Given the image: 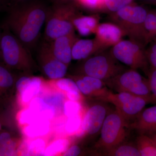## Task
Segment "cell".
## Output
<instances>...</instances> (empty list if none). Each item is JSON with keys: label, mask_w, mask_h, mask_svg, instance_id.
Masks as SVG:
<instances>
[{"label": "cell", "mask_w": 156, "mask_h": 156, "mask_svg": "<svg viewBox=\"0 0 156 156\" xmlns=\"http://www.w3.org/2000/svg\"><path fill=\"white\" fill-rule=\"evenodd\" d=\"M48 9L34 0L15 4L9 11L5 27L28 50H33L45 25Z\"/></svg>", "instance_id": "obj_1"}, {"label": "cell", "mask_w": 156, "mask_h": 156, "mask_svg": "<svg viewBox=\"0 0 156 156\" xmlns=\"http://www.w3.org/2000/svg\"><path fill=\"white\" fill-rule=\"evenodd\" d=\"M129 128V123L117 109L109 112L94 146L97 154L102 155L125 142Z\"/></svg>", "instance_id": "obj_2"}, {"label": "cell", "mask_w": 156, "mask_h": 156, "mask_svg": "<svg viewBox=\"0 0 156 156\" xmlns=\"http://www.w3.org/2000/svg\"><path fill=\"white\" fill-rule=\"evenodd\" d=\"M76 16V9L69 3H55L52 8H48L45 23V41L51 42L74 33L73 22Z\"/></svg>", "instance_id": "obj_3"}, {"label": "cell", "mask_w": 156, "mask_h": 156, "mask_svg": "<svg viewBox=\"0 0 156 156\" xmlns=\"http://www.w3.org/2000/svg\"><path fill=\"white\" fill-rule=\"evenodd\" d=\"M1 33V48L4 64L10 69L30 72L33 59L28 50L8 28Z\"/></svg>", "instance_id": "obj_4"}, {"label": "cell", "mask_w": 156, "mask_h": 156, "mask_svg": "<svg viewBox=\"0 0 156 156\" xmlns=\"http://www.w3.org/2000/svg\"><path fill=\"white\" fill-rule=\"evenodd\" d=\"M105 83L117 92H129L136 96L148 98L154 102L148 80L135 69L123 72Z\"/></svg>", "instance_id": "obj_5"}, {"label": "cell", "mask_w": 156, "mask_h": 156, "mask_svg": "<svg viewBox=\"0 0 156 156\" xmlns=\"http://www.w3.org/2000/svg\"><path fill=\"white\" fill-rule=\"evenodd\" d=\"M116 59L104 55H98L85 61L82 71L84 75L90 76L106 82L124 72V68Z\"/></svg>", "instance_id": "obj_6"}, {"label": "cell", "mask_w": 156, "mask_h": 156, "mask_svg": "<svg viewBox=\"0 0 156 156\" xmlns=\"http://www.w3.org/2000/svg\"><path fill=\"white\" fill-rule=\"evenodd\" d=\"M112 52L114 58L132 69H144L147 65V57L142 49L130 41H120L114 45Z\"/></svg>", "instance_id": "obj_7"}, {"label": "cell", "mask_w": 156, "mask_h": 156, "mask_svg": "<svg viewBox=\"0 0 156 156\" xmlns=\"http://www.w3.org/2000/svg\"><path fill=\"white\" fill-rule=\"evenodd\" d=\"M98 100L87 109L82 119L81 132L91 136L100 133L106 116L110 110L106 102Z\"/></svg>", "instance_id": "obj_8"}, {"label": "cell", "mask_w": 156, "mask_h": 156, "mask_svg": "<svg viewBox=\"0 0 156 156\" xmlns=\"http://www.w3.org/2000/svg\"><path fill=\"white\" fill-rule=\"evenodd\" d=\"M38 58L42 69L48 78L57 80L64 77L68 66L59 61L51 50L49 42H43L38 49Z\"/></svg>", "instance_id": "obj_9"}, {"label": "cell", "mask_w": 156, "mask_h": 156, "mask_svg": "<svg viewBox=\"0 0 156 156\" xmlns=\"http://www.w3.org/2000/svg\"><path fill=\"white\" fill-rule=\"evenodd\" d=\"M129 126L139 134L154 136L156 134V105L143 110Z\"/></svg>", "instance_id": "obj_10"}, {"label": "cell", "mask_w": 156, "mask_h": 156, "mask_svg": "<svg viewBox=\"0 0 156 156\" xmlns=\"http://www.w3.org/2000/svg\"><path fill=\"white\" fill-rule=\"evenodd\" d=\"M76 40L73 33L59 37L52 41L49 42L55 57L67 66L73 59V46Z\"/></svg>", "instance_id": "obj_11"}, {"label": "cell", "mask_w": 156, "mask_h": 156, "mask_svg": "<svg viewBox=\"0 0 156 156\" xmlns=\"http://www.w3.org/2000/svg\"><path fill=\"white\" fill-rule=\"evenodd\" d=\"M117 12L118 16L123 20L136 25L147 40L144 23L148 13L145 9L140 6L128 5Z\"/></svg>", "instance_id": "obj_12"}, {"label": "cell", "mask_w": 156, "mask_h": 156, "mask_svg": "<svg viewBox=\"0 0 156 156\" xmlns=\"http://www.w3.org/2000/svg\"><path fill=\"white\" fill-rule=\"evenodd\" d=\"M41 83V79L38 78L24 76L17 80L16 89L23 103H28L39 93Z\"/></svg>", "instance_id": "obj_13"}, {"label": "cell", "mask_w": 156, "mask_h": 156, "mask_svg": "<svg viewBox=\"0 0 156 156\" xmlns=\"http://www.w3.org/2000/svg\"><path fill=\"white\" fill-rule=\"evenodd\" d=\"M98 43L104 46L115 45L121 41L122 35V30L111 23L98 25L95 31Z\"/></svg>", "instance_id": "obj_14"}, {"label": "cell", "mask_w": 156, "mask_h": 156, "mask_svg": "<svg viewBox=\"0 0 156 156\" xmlns=\"http://www.w3.org/2000/svg\"><path fill=\"white\" fill-rule=\"evenodd\" d=\"M150 102H153L150 98L135 95L131 100L115 109L129 123V121H133Z\"/></svg>", "instance_id": "obj_15"}, {"label": "cell", "mask_w": 156, "mask_h": 156, "mask_svg": "<svg viewBox=\"0 0 156 156\" xmlns=\"http://www.w3.org/2000/svg\"><path fill=\"white\" fill-rule=\"evenodd\" d=\"M10 69L0 62V105L9 97L15 82V76Z\"/></svg>", "instance_id": "obj_16"}, {"label": "cell", "mask_w": 156, "mask_h": 156, "mask_svg": "<svg viewBox=\"0 0 156 156\" xmlns=\"http://www.w3.org/2000/svg\"><path fill=\"white\" fill-rule=\"evenodd\" d=\"M96 45L95 41L93 40L77 39L73 46V59L78 60L86 59L93 53Z\"/></svg>", "instance_id": "obj_17"}, {"label": "cell", "mask_w": 156, "mask_h": 156, "mask_svg": "<svg viewBox=\"0 0 156 156\" xmlns=\"http://www.w3.org/2000/svg\"><path fill=\"white\" fill-rule=\"evenodd\" d=\"M29 108L41 118L49 121L53 119L56 113L53 107L40 97H34L30 101Z\"/></svg>", "instance_id": "obj_18"}, {"label": "cell", "mask_w": 156, "mask_h": 156, "mask_svg": "<svg viewBox=\"0 0 156 156\" xmlns=\"http://www.w3.org/2000/svg\"><path fill=\"white\" fill-rule=\"evenodd\" d=\"M73 22L74 28L83 36L95 33L98 26L97 19L92 16H76Z\"/></svg>", "instance_id": "obj_19"}, {"label": "cell", "mask_w": 156, "mask_h": 156, "mask_svg": "<svg viewBox=\"0 0 156 156\" xmlns=\"http://www.w3.org/2000/svg\"><path fill=\"white\" fill-rule=\"evenodd\" d=\"M50 126L49 120L40 119L26 126L23 129V133L26 136L30 138L44 136L49 132Z\"/></svg>", "instance_id": "obj_20"}, {"label": "cell", "mask_w": 156, "mask_h": 156, "mask_svg": "<svg viewBox=\"0 0 156 156\" xmlns=\"http://www.w3.org/2000/svg\"><path fill=\"white\" fill-rule=\"evenodd\" d=\"M140 156H156V146L152 136L139 134L135 143Z\"/></svg>", "instance_id": "obj_21"}, {"label": "cell", "mask_w": 156, "mask_h": 156, "mask_svg": "<svg viewBox=\"0 0 156 156\" xmlns=\"http://www.w3.org/2000/svg\"><path fill=\"white\" fill-rule=\"evenodd\" d=\"M102 155L109 156H140L136 144L130 142H123L110 150Z\"/></svg>", "instance_id": "obj_22"}, {"label": "cell", "mask_w": 156, "mask_h": 156, "mask_svg": "<svg viewBox=\"0 0 156 156\" xmlns=\"http://www.w3.org/2000/svg\"><path fill=\"white\" fill-rule=\"evenodd\" d=\"M70 145V141L66 138L59 139L53 141L45 149L44 155L53 156L58 154L64 153Z\"/></svg>", "instance_id": "obj_23"}, {"label": "cell", "mask_w": 156, "mask_h": 156, "mask_svg": "<svg viewBox=\"0 0 156 156\" xmlns=\"http://www.w3.org/2000/svg\"><path fill=\"white\" fill-rule=\"evenodd\" d=\"M82 117L81 113L68 117L65 125V130L69 135L78 134L81 129Z\"/></svg>", "instance_id": "obj_24"}, {"label": "cell", "mask_w": 156, "mask_h": 156, "mask_svg": "<svg viewBox=\"0 0 156 156\" xmlns=\"http://www.w3.org/2000/svg\"><path fill=\"white\" fill-rule=\"evenodd\" d=\"M147 40L156 37V17L154 13H148L144 23Z\"/></svg>", "instance_id": "obj_25"}, {"label": "cell", "mask_w": 156, "mask_h": 156, "mask_svg": "<svg viewBox=\"0 0 156 156\" xmlns=\"http://www.w3.org/2000/svg\"><path fill=\"white\" fill-rule=\"evenodd\" d=\"M46 144L44 140L41 138H37L29 144L27 148V155L43 156L45 149Z\"/></svg>", "instance_id": "obj_26"}, {"label": "cell", "mask_w": 156, "mask_h": 156, "mask_svg": "<svg viewBox=\"0 0 156 156\" xmlns=\"http://www.w3.org/2000/svg\"><path fill=\"white\" fill-rule=\"evenodd\" d=\"M43 118L39 116L30 108L22 111L17 116V120L20 124L27 126Z\"/></svg>", "instance_id": "obj_27"}, {"label": "cell", "mask_w": 156, "mask_h": 156, "mask_svg": "<svg viewBox=\"0 0 156 156\" xmlns=\"http://www.w3.org/2000/svg\"><path fill=\"white\" fill-rule=\"evenodd\" d=\"M82 106L79 101H66L63 106V113L67 118L81 113Z\"/></svg>", "instance_id": "obj_28"}, {"label": "cell", "mask_w": 156, "mask_h": 156, "mask_svg": "<svg viewBox=\"0 0 156 156\" xmlns=\"http://www.w3.org/2000/svg\"><path fill=\"white\" fill-rule=\"evenodd\" d=\"M56 86L59 89L68 92H80L76 84V82L72 79L69 78L59 79L56 82Z\"/></svg>", "instance_id": "obj_29"}, {"label": "cell", "mask_w": 156, "mask_h": 156, "mask_svg": "<svg viewBox=\"0 0 156 156\" xmlns=\"http://www.w3.org/2000/svg\"><path fill=\"white\" fill-rule=\"evenodd\" d=\"M132 0H105V7L112 11L117 12L131 3Z\"/></svg>", "instance_id": "obj_30"}, {"label": "cell", "mask_w": 156, "mask_h": 156, "mask_svg": "<svg viewBox=\"0 0 156 156\" xmlns=\"http://www.w3.org/2000/svg\"><path fill=\"white\" fill-rule=\"evenodd\" d=\"M65 97L64 95L59 94L50 96L47 99H44L47 103L53 107L56 110V108H58V107L59 108H62L63 109V106L65 102V101L64 102V100L65 99Z\"/></svg>", "instance_id": "obj_31"}, {"label": "cell", "mask_w": 156, "mask_h": 156, "mask_svg": "<svg viewBox=\"0 0 156 156\" xmlns=\"http://www.w3.org/2000/svg\"><path fill=\"white\" fill-rule=\"evenodd\" d=\"M105 0H78L77 3L87 8L101 9L105 7Z\"/></svg>", "instance_id": "obj_32"}, {"label": "cell", "mask_w": 156, "mask_h": 156, "mask_svg": "<svg viewBox=\"0 0 156 156\" xmlns=\"http://www.w3.org/2000/svg\"><path fill=\"white\" fill-rule=\"evenodd\" d=\"M148 81L153 100L156 102V69L153 68L150 73Z\"/></svg>", "instance_id": "obj_33"}, {"label": "cell", "mask_w": 156, "mask_h": 156, "mask_svg": "<svg viewBox=\"0 0 156 156\" xmlns=\"http://www.w3.org/2000/svg\"><path fill=\"white\" fill-rule=\"evenodd\" d=\"M147 57L153 68L156 69V43L152 46Z\"/></svg>", "instance_id": "obj_34"}, {"label": "cell", "mask_w": 156, "mask_h": 156, "mask_svg": "<svg viewBox=\"0 0 156 156\" xmlns=\"http://www.w3.org/2000/svg\"><path fill=\"white\" fill-rule=\"evenodd\" d=\"M80 147L77 145H73L69 147L67 150L63 153V155L66 156H78L80 154Z\"/></svg>", "instance_id": "obj_35"}, {"label": "cell", "mask_w": 156, "mask_h": 156, "mask_svg": "<svg viewBox=\"0 0 156 156\" xmlns=\"http://www.w3.org/2000/svg\"><path fill=\"white\" fill-rule=\"evenodd\" d=\"M72 1L77 3L78 0H54L55 3H68L69 1Z\"/></svg>", "instance_id": "obj_36"}, {"label": "cell", "mask_w": 156, "mask_h": 156, "mask_svg": "<svg viewBox=\"0 0 156 156\" xmlns=\"http://www.w3.org/2000/svg\"><path fill=\"white\" fill-rule=\"evenodd\" d=\"M15 2V4L24 2H29V1H32V0H12Z\"/></svg>", "instance_id": "obj_37"}, {"label": "cell", "mask_w": 156, "mask_h": 156, "mask_svg": "<svg viewBox=\"0 0 156 156\" xmlns=\"http://www.w3.org/2000/svg\"><path fill=\"white\" fill-rule=\"evenodd\" d=\"M1 33L0 32V41H1ZM3 62L2 57V51H1V43H0V62Z\"/></svg>", "instance_id": "obj_38"}, {"label": "cell", "mask_w": 156, "mask_h": 156, "mask_svg": "<svg viewBox=\"0 0 156 156\" xmlns=\"http://www.w3.org/2000/svg\"><path fill=\"white\" fill-rule=\"evenodd\" d=\"M3 126V123L2 122V120L0 119V131L2 130V128Z\"/></svg>", "instance_id": "obj_39"}, {"label": "cell", "mask_w": 156, "mask_h": 156, "mask_svg": "<svg viewBox=\"0 0 156 156\" xmlns=\"http://www.w3.org/2000/svg\"><path fill=\"white\" fill-rule=\"evenodd\" d=\"M152 138H153L154 140L156 146V134L154 135V136H152Z\"/></svg>", "instance_id": "obj_40"}, {"label": "cell", "mask_w": 156, "mask_h": 156, "mask_svg": "<svg viewBox=\"0 0 156 156\" xmlns=\"http://www.w3.org/2000/svg\"><path fill=\"white\" fill-rule=\"evenodd\" d=\"M154 13H155V16H156V11L155 12H154Z\"/></svg>", "instance_id": "obj_41"}]
</instances>
